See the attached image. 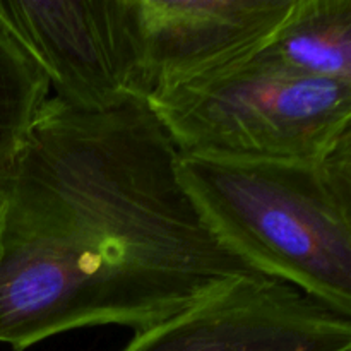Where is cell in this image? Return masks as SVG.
Listing matches in <instances>:
<instances>
[{
    "label": "cell",
    "instance_id": "cell-9",
    "mask_svg": "<svg viewBox=\"0 0 351 351\" xmlns=\"http://www.w3.org/2000/svg\"><path fill=\"white\" fill-rule=\"evenodd\" d=\"M0 211H2V197H0Z\"/></svg>",
    "mask_w": 351,
    "mask_h": 351
},
{
    "label": "cell",
    "instance_id": "cell-4",
    "mask_svg": "<svg viewBox=\"0 0 351 351\" xmlns=\"http://www.w3.org/2000/svg\"><path fill=\"white\" fill-rule=\"evenodd\" d=\"M0 17L65 105L105 112L143 99L127 0H0Z\"/></svg>",
    "mask_w": 351,
    "mask_h": 351
},
{
    "label": "cell",
    "instance_id": "cell-5",
    "mask_svg": "<svg viewBox=\"0 0 351 351\" xmlns=\"http://www.w3.org/2000/svg\"><path fill=\"white\" fill-rule=\"evenodd\" d=\"M120 351H351V315L264 276L134 332Z\"/></svg>",
    "mask_w": 351,
    "mask_h": 351
},
{
    "label": "cell",
    "instance_id": "cell-1",
    "mask_svg": "<svg viewBox=\"0 0 351 351\" xmlns=\"http://www.w3.org/2000/svg\"><path fill=\"white\" fill-rule=\"evenodd\" d=\"M178 158L143 99L86 112L48 96L0 170V345L144 331L266 276L216 235Z\"/></svg>",
    "mask_w": 351,
    "mask_h": 351
},
{
    "label": "cell",
    "instance_id": "cell-6",
    "mask_svg": "<svg viewBox=\"0 0 351 351\" xmlns=\"http://www.w3.org/2000/svg\"><path fill=\"white\" fill-rule=\"evenodd\" d=\"M295 0H127L146 103L240 64Z\"/></svg>",
    "mask_w": 351,
    "mask_h": 351
},
{
    "label": "cell",
    "instance_id": "cell-7",
    "mask_svg": "<svg viewBox=\"0 0 351 351\" xmlns=\"http://www.w3.org/2000/svg\"><path fill=\"white\" fill-rule=\"evenodd\" d=\"M247 58L288 74L351 82V0H295Z\"/></svg>",
    "mask_w": 351,
    "mask_h": 351
},
{
    "label": "cell",
    "instance_id": "cell-8",
    "mask_svg": "<svg viewBox=\"0 0 351 351\" xmlns=\"http://www.w3.org/2000/svg\"><path fill=\"white\" fill-rule=\"evenodd\" d=\"M48 93L45 72L0 17V170L16 156Z\"/></svg>",
    "mask_w": 351,
    "mask_h": 351
},
{
    "label": "cell",
    "instance_id": "cell-2",
    "mask_svg": "<svg viewBox=\"0 0 351 351\" xmlns=\"http://www.w3.org/2000/svg\"><path fill=\"white\" fill-rule=\"evenodd\" d=\"M178 171L233 252L351 315V137L302 160L180 154Z\"/></svg>",
    "mask_w": 351,
    "mask_h": 351
},
{
    "label": "cell",
    "instance_id": "cell-3",
    "mask_svg": "<svg viewBox=\"0 0 351 351\" xmlns=\"http://www.w3.org/2000/svg\"><path fill=\"white\" fill-rule=\"evenodd\" d=\"M147 105L180 154L302 160L351 137V82L288 74L252 58Z\"/></svg>",
    "mask_w": 351,
    "mask_h": 351
}]
</instances>
